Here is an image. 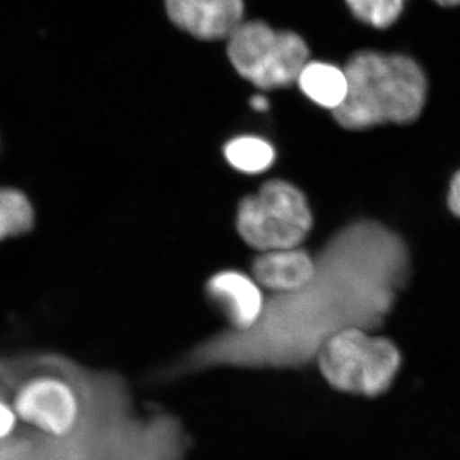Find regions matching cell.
Returning a JSON list of instances; mask_svg holds the SVG:
<instances>
[{"label": "cell", "mask_w": 460, "mask_h": 460, "mask_svg": "<svg viewBox=\"0 0 460 460\" xmlns=\"http://www.w3.org/2000/svg\"><path fill=\"white\" fill-rule=\"evenodd\" d=\"M377 235L367 223L339 230L314 255L316 268L304 287L269 295L250 328L217 330L169 363L160 378L217 370H298L316 361L335 332L367 330L378 316Z\"/></svg>", "instance_id": "cell-1"}, {"label": "cell", "mask_w": 460, "mask_h": 460, "mask_svg": "<svg viewBox=\"0 0 460 460\" xmlns=\"http://www.w3.org/2000/svg\"><path fill=\"white\" fill-rule=\"evenodd\" d=\"M344 72L347 96L332 111L343 128L362 131L380 124H408L422 113L428 80L411 58L359 51L348 60Z\"/></svg>", "instance_id": "cell-2"}, {"label": "cell", "mask_w": 460, "mask_h": 460, "mask_svg": "<svg viewBox=\"0 0 460 460\" xmlns=\"http://www.w3.org/2000/svg\"><path fill=\"white\" fill-rule=\"evenodd\" d=\"M401 361L398 348L389 339L348 328L323 344L314 362L326 383L339 392L377 396L392 385Z\"/></svg>", "instance_id": "cell-3"}, {"label": "cell", "mask_w": 460, "mask_h": 460, "mask_svg": "<svg viewBox=\"0 0 460 460\" xmlns=\"http://www.w3.org/2000/svg\"><path fill=\"white\" fill-rule=\"evenodd\" d=\"M228 57L242 77L259 89L272 90L296 83L310 51L296 32L243 21L228 38Z\"/></svg>", "instance_id": "cell-4"}, {"label": "cell", "mask_w": 460, "mask_h": 460, "mask_svg": "<svg viewBox=\"0 0 460 460\" xmlns=\"http://www.w3.org/2000/svg\"><path fill=\"white\" fill-rule=\"evenodd\" d=\"M175 26L199 40L228 39L243 22V0H165Z\"/></svg>", "instance_id": "cell-5"}, {"label": "cell", "mask_w": 460, "mask_h": 460, "mask_svg": "<svg viewBox=\"0 0 460 460\" xmlns=\"http://www.w3.org/2000/svg\"><path fill=\"white\" fill-rule=\"evenodd\" d=\"M208 298L220 311L230 329H247L261 314L266 296L252 277L238 270L217 272L205 284Z\"/></svg>", "instance_id": "cell-6"}, {"label": "cell", "mask_w": 460, "mask_h": 460, "mask_svg": "<svg viewBox=\"0 0 460 460\" xmlns=\"http://www.w3.org/2000/svg\"><path fill=\"white\" fill-rule=\"evenodd\" d=\"M235 229L247 246L261 252L299 247L308 237L269 213L256 193L244 196L235 211Z\"/></svg>", "instance_id": "cell-7"}, {"label": "cell", "mask_w": 460, "mask_h": 460, "mask_svg": "<svg viewBox=\"0 0 460 460\" xmlns=\"http://www.w3.org/2000/svg\"><path fill=\"white\" fill-rule=\"evenodd\" d=\"M314 268V256L299 246L260 253L251 271L261 289L280 295L304 287L313 278Z\"/></svg>", "instance_id": "cell-8"}, {"label": "cell", "mask_w": 460, "mask_h": 460, "mask_svg": "<svg viewBox=\"0 0 460 460\" xmlns=\"http://www.w3.org/2000/svg\"><path fill=\"white\" fill-rule=\"evenodd\" d=\"M263 208L280 222L310 234L314 226V214L304 190L292 181L270 180L256 192Z\"/></svg>", "instance_id": "cell-9"}, {"label": "cell", "mask_w": 460, "mask_h": 460, "mask_svg": "<svg viewBox=\"0 0 460 460\" xmlns=\"http://www.w3.org/2000/svg\"><path fill=\"white\" fill-rule=\"evenodd\" d=\"M296 84L311 102L332 111L341 107L347 96L348 81L344 69L330 63L308 60L296 78Z\"/></svg>", "instance_id": "cell-10"}, {"label": "cell", "mask_w": 460, "mask_h": 460, "mask_svg": "<svg viewBox=\"0 0 460 460\" xmlns=\"http://www.w3.org/2000/svg\"><path fill=\"white\" fill-rule=\"evenodd\" d=\"M223 154L233 169L244 174L266 172L277 160V150L271 142L255 135L232 138L224 145Z\"/></svg>", "instance_id": "cell-11"}, {"label": "cell", "mask_w": 460, "mask_h": 460, "mask_svg": "<svg viewBox=\"0 0 460 460\" xmlns=\"http://www.w3.org/2000/svg\"><path fill=\"white\" fill-rule=\"evenodd\" d=\"M31 199L14 187H0V242L26 234L35 226Z\"/></svg>", "instance_id": "cell-12"}, {"label": "cell", "mask_w": 460, "mask_h": 460, "mask_svg": "<svg viewBox=\"0 0 460 460\" xmlns=\"http://www.w3.org/2000/svg\"><path fill=\"white\" fill-rule=\"evenodd\" d=\"M357 20L375 27L387 29L398 21L407 0H345Z\"/></svg>", "instance_id": "cell-13"}, {"label": "cell", "mask_w": 460, "mask_h": 460, "mask_svg": "<svg viewBox=\"0 0 460 460\" xmlns=\"http://www.w3.org/2000/svg\"><path fill=\"white\" fill-rule=\"evenodd\" d=\"M18 417L13 405L0 401V440L8 438L17 425Z\"/></svg>", "instance_id": "cell-14"}, {"label": "cell", "mask_w": 460, "mask_h": 460, "mask_svg": "<svg viewBox=\"0 0 460 460\" xmlns=\"http://www.w3.org/2000/svg\"><path fill=\"white\" fill-rule=\"evenodd\" d=\"M449 208L456 217H460V172H456L450 184Z\"/></svg>", "instance_id": "cell-15"}, {"label": "cell", "mask_w": 460, "mask_h": 460, "mask_svg": "<svg viewBox=\"0 0 460 460\" xmlns=\"http://www.w3.org/2000/svg\"><path fill=\"white\" fill-rule=\"evenodd\" d=\"M251 105L257 111H265L269 109V100L262 95H255L251 99Z\"/></svg>", "instance_id": "cell-16"}, {"label": "cell", "mask_w": 460, "mask_h": 460, "mask_svg": "<svg viewBox=\"0 0 460 460\" xmlns=\"http://www.w3.org/2000/svg\"><path fill=\"white\" fill-rule=\"evenodd\" d=\"M435 2L443 7H456L460 4V0H435Z\"/></svg>", "instance_id": "cell-17"}]
</instances>
